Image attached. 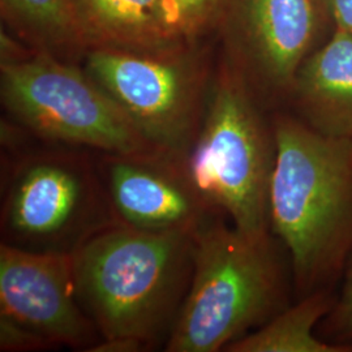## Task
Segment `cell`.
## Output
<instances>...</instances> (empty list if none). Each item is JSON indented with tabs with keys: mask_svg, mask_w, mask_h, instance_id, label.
<instances>
[{
	"mask_svg": "<svg viewBox=\"0 0 352 352\" xmlns=\"http://www.w3.org/2000/svg\"><path fill=\"white\" fill-rule=\"evenodd\" d=\"M280 245L272 232L247 234L221 215L197 227L190 283L164 351H226L291 304Z\"/></svg>",
	"mask_w": 352,
	"mask_h": 352,
	"instance_id": "cell-3",
	"label": "cell"
},
{
	"mask_svg": "<svg viewBox=\"0 0 352 352\" xmlns=\"http://www.w3.org/2000/svg\"><path fill=\"white\" fill-rule=\"evenodd\" d=\"M80 64L155 151L175 161L186 153L214 74L199 43L164 51L91 49Z\"/></svg>",
	"mask_w": 352,
	"mask_h": 352,
	"instance_id": "cell-7",
	"label": "cell"
},
{
	"mask_svg": "<svg viewBox=\"0 0 352 352\" xmlns=\"http://www.w3.org/2000/svg\"><path fill=\"white\" fill-rule=\"evenodd\" d=\"M334 289L298 298L263 327L235 340L227 352H351L352 346L334 344L317 334L318 325L336 302Z\"/></svg>",
	"mask_w": 352,
	"mask_h": 352,
	"instance_id": "cell-13",
	"label": "cell"
},
{
	"mask_svg": "<svg viewBox=\"0 0 352 352\" xmlns=\"http://www.w3.org/2000/svg\"><path fill=\"white\" fill-rule=\"evenodd\" d=\"M289 101L296 116L317 132L352 140V34L336 28L295 76Z\"/></svg>",
	"mask_w": 352,
	"mask_h": 352,
	"instance_id": "cell-11",
	"label": "cell"
},
{
	"mask_svg": "<svg viewBox=\"0 0 352 352\" xmlns=\"http://www.w3.org/2000/svg\"><path fill=\"white\" fill-rule=\"evenodd\" d=\"M195 231L116 223L72 254L77 299L101 340L164 346L190 283Z\"/></svg>",
	"mask_w": 352,
	"mask_h": 352,
	"instance_id": "cell-2",
	"label": "cell"
},
{
	"mask_svg": "<svg viewBox=\"0 0 352 352\" xmlns=\"http://www.w3.org/2000/svg\"><path fill=\"white\" fill-rule=\"evenodd\" d=\"M91 49L164 51L187 45L166 0H71Z\"/></svg>",
	"mask_w": 352,
	"mask_h": 352,
	"instance_id": "cell-12",
	"label": "cell"
},
{
	"mask_svg": "<svg viewBox=\"0 0 352 352\" xmlns=\"http://www.w3.org/2000/svg\"><path fill=\"white\" fill-rule=\"evenodd\" d=\"M0 318L21 327L46 350L89 351L101 336L77 299L74 256L0 245Z\"/></svg>",
	"mask_w": 352,
	"mask_h": 352,
	"instance_id": "cell-9",
	"label": "cell"
},
{
	"mask_svg": "<svg viewBox=\"0 0 352 352\" xmlns=\"http://www.w3.org/2000/svg\"><path fill=\"white\" fill-rule=\"evenodd\" d=\"M37 141L3 149L1 243L74 254L119 221L102 183L97 153Z\"/></svg>",
	"mask_w": 352,
	"mask_h": 352,
	"instance_id": "cell-5",
	"label": "cell"
},
{
	"mask_svg": "<svg viewBox=\"0 0 352 352\" xmlns=\"http://www.w3.org/2000/svg\"><path fill=\"white\" fill-rule=\"evenodd\" d=\"M226 0H166L173 23L187 43H199L219 24Z\"/></svg>",
	"mask_w": 352,
	"mask_h": 352,
	"instance_id": "cell-15",
	"label": "cell"
},
{
	"mask_svg": "<svg viewBox=\"0 0 352 352\" xmlns=\"http://www.w3.org/2000/svg\"><path fill=\"white\" fill-rule=\"evenodd\" d=\"M96 160L119 223L146 231H195L213 215L170 157L98 153Z\"/></svg>",
	"mask_w": 352,
	"mask_h": 352,
	"instance_id": "cell-10",
	"label": "cell"
},
{
	"mask_svg": "<svg viewBox=\"0 0 352 352\" xmlns=\"http://www.w3.org/2000/svg\"><path fill=\"white\" fill-rule=\"evenodd\" d=\"M327 14L321 0H226L227 58L260 101L289 100Z\"/></svg>",
	"mask_w": 352,
	"mask_h": 352,
	"instance_id": "cell-8",
	"label": "cell"
},
{
	"mask_svg": "<svg viewBox=\"0 0 352 352\" xmlns=\"http://www.w3.org/2000/svg\"><path fill=\"white\" fill-rule=\"evenodd\" d=\"M317 334L330 343L352 346V257L342 276L340 294L318 325Z\"/></svg>",
	"mask_w": 352,
	"mask_h": 352,
	"instance_id": "cell-16",
	"label": "cell"
},
{
	"mask_svg": "<svg viewBox=\"0 0 352 352\" xmlns=\"http://www.w3.org/2000/svg\"><path fill=\"white\" fill-rule=\"evenodd\" d=\"M272 122L269 226L287 252L298 299L334 289L352 257V140L322 135L291 113Z\"/></svg>",
	"mask_w": 352,
	"mask_h": 352,
	"instance_id": "cell-1",
	"label": "cell"
},
{
	"mask_svg": "<svg viewBox=\"0 0 352 352\" xmlns=\"http://www.w3.org/2000/svg\"><path fill=\"white\" fill-rule=\"evenodd\" d=\"M239 69L225 58L213 77L201 123L177 160L204 208L251 235L270 232L269 187L276 161L273 122Z\"/></svg>",
	"mask_w": 352,
	"mask_h": 352,
	"instance_id": "cell-4",
	"label": "cell"
},
{
	"mask_svg": "<svg viewBox=\"0 0 352 352\" xmlns=\"http://www.w3.org/2000/svg\"><path fill=\"white\" fill-rule=\"evenodd\" d=\"M0 98L34 140L97 154L158 153L81 64L49 52L0 64Z\"/></svg>",
	"mask_w": 352,
	"mask_h": 352,
	"instance_id": "cell-6",
	"label": "cell"
},
{
	"mask_svg": "<svg viewBox=\"0 0 352 352\" xmlns=\"http://www.w3.org/2000/svg\"><path fill=\"white\" fill-rule=\"evenodd\" d=\"M4 23L29 47L80 63L88 46L71 0H0Z\"/></svg>",
	"mask_w": 352,
	"mask_h": 352,
	"instance_id": "cell-14",
	"label": "cell"
},
{
	"mask_svg": "<svg viewBox=\"0 0 352 352\" xmlns=\"http://www.w3.org/2000/svg\"><path fill=\"white\" fill-rule=\"evenodd\" d=\"M321 4L336 28L352 34V0H321Z\"/></svg>",
	"mask_w": 352,
	"mask_h": 352,
	"instance_id": "cell-17",
	"label": "cell"
}]
</instances>
